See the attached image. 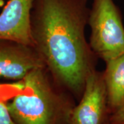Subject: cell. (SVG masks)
<instances>
[{
	"mask_svg": "<svg viewBox=\"0 0 124 124\" xmlns=\"http://www.w3.org/2000/svg\"><path fill=\"white\" fill-rule=\"evenodd\" d=\"M109 123L110 124H124V104L109 116Z\"/></svg>",
	"mask_w": 124,
	"mask_h": 124,
	"instance_id": "10",
	"label": "cell"
},
{
	"mask_svg": "<svg viewBox=\"0 0 124 124\" xmlns=\"http://www.w3.org/2000/svg\"><path fill=\"white\" fill-rule=\"evenodd\" d=\"M106 124H110V123H109V121H108V122Z\"/></svg>",
	"mask_w": 124,
	"mask_h": 124,
	"instance_id": "12",
	"label": "cell"
},
{
	"mask_svg": "<svg viewBox=\"0 0 124 124\" xmlns=\"http://www.w3.org/2000/svg\"><path fill=\"white\" fill-rule=\"evenodd\" d=\"M22 90L7 102L16 124H71L77 101L54 80L46 66L32 70L22 80Z\"/></svg>",
	"mask_w": 124,
	"mask_h": 124,
	"instance_id": "2",
	"label": "cell"
},
{
	"mask_svg": "<svg viewBox=\"0 0 124 124\" xmlns=\"http://www.w3.org/2000/svg\"><path fill=\"white\" fill-rule=\"evenodd\" d=\"M23 88V85L20 81L12 84H0V100L6 101L19 93Z\"/></svg>",
	"mask_w": 124,
	"mask_h": 124,
	"instance_id": "8",
	"label": "cell"
},
{
	"mask_svg": "<svg viewBox=\"0 0 124 124\" xmlns=\"http://www.w3.org/2000/svg\"><path fill=\"white\" fill-rule=\"evenodd\" d=\"M88 26L89 44L98 59L106 62L124 53V26L114 0H92Z\"/></svg>",
	"mask_w": 124,
	"mask_h": 124,
	"instance_id": "3",
	"label": "cell"
},
{
	"mask_svg": "<svg viewBox=\"0 0 124 124\" xmlns=\"http://www.w3.org/2000/svg\"><path fill=\"white\" fill-rule=\"evenodd\" d=\"M78 101L72 113L71 124H106L109 121L110 112L103 71L96 69L89 75Z\"/></svg>",
	"mask_w": 124,
	"mask_h": 124,
	"instance_id": "4",
	"label": "cell"
},
{
	"mask_svg": "<svg viewBox=\"0 0 124 124\" xmlns=\"http://www.w3.org/2000/svg\"><path fill=\"white\" fill-rule=\"evenodd\" d=\"M0 124H16L8 110L7 101L0 100Z\"/></svg>",
	"mask_w": 124,
	"mask_h": 124,
	"instance_id": "9",
	"label": "cell"
},
{
	"mask_svg": "<svg viewBox=\"0 0 124 124\" xmlns=\"http://www.w3.org/2000/svg\"><path fill=\"white\" fill-rule=\"evenodd\" d=\"M33 0H8L0 13V39L17 41L33 46L31 15Z\"/></svg>",
	"mask_w": 124,
	"mask_h": 124,
	"instance_id": "6",
	"label": "cell"
},
{
	"mask_svg": "<svg viewBox=\"0 0 124 124\" xmlns=\"http://www.w3.org/2000/svg\"><path fill=\"white\" fill-rule=\"evenodd\" d=\"M5 1L6 0H0V8L2 7L5 4Z\"/></svg>",
	"mask_w": 124,
	"mask_h": 124,
	"instance_id": "11",
	"label": "cell"
},
{
	"mask_svg": "<svg viewBox=\"0 0 124 124\" xmlns=\"http://www.w3.org/2000/svg\"><path fill=\"white\" fill-rule=\"evenodd\" d=\"M45 66L44 60L31 45L0 39V79L19 81L29 72Z\"/></svg>",
	"mask_w": 124,
	"mask_h": 124,
	"instance_id": "5",
	"label": "cell"
},
{
	"mask_svg": "<svg viewBox=\"0 0 124 124\" xmlns=\"http://www.w3.org/2000/svg\"><path fill=\"white\" fill-rule=\"evenodd\" d=\"M89 0H33V46L54 80L79 101L98 57L85 37Z\"/></svg>",
	"mask_w": 124,
	"mask_h": 124,
	"instance_id": "1",
	"label": "cell"
},
{
	"mask_svg": "<svg viewBox=\"0 0 124 124\" xmlns=\"http://www.w3.org/2000/svg\"><path fill=\"white\" fill-rule=\"evenodd\" d=\"M103 73L110 115L124 104V53L106 62Z\"/></svg>",
	"mask_w": 124,
	"mask_h": 124,
	"instance_id": "7",
	"label": "cell"
}]
</instances>
